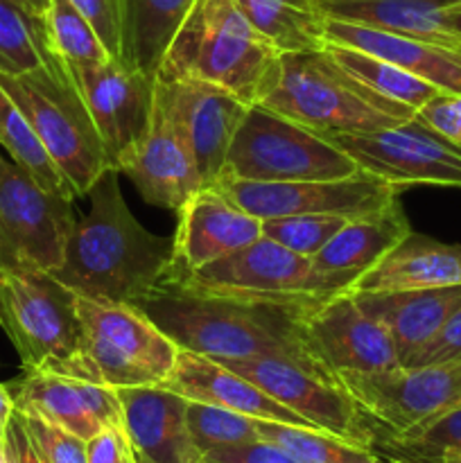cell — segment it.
<instances>
[{"label": "cell", "instance_id": "3", "mask_svg": "<svg viewBox=\"0 0 461 463\" xmlns=\"http://www.w3.org/2000/svg\"><path fill=\"white\" fill-rule=\"evenodd\" d=\"M258 104L324 136L387 129L416 116L355 80L325 48L280 54Z\"/></svg>", "mask_w": 461, "mask_h": 463}, {"label": "cell", "instance_id": "40", "mask_svg": "<svg viewBox=\"0 0 461 463\" xmlns=\"http://www.w3.org/2000/svg\"><path fill=\"white\" fill-rule=\"evenodd\" d=\"M443 362H461V307L452 312L441 330L405 366L443 364Z\"/></svg>", "mask_w": 461, "mask_h": 463}, {"label": "cell", "instance_id": "5", "mask_svg": "<svg viewBox=\"0 0 461 463\" xmlns=\"http://www.w3.org/2000/svg\"><path fill=\"white\" fill-rule=\"evenodd\" d=\"M0 328L25 373L99 383L84 351L75 294L54 276L0 267Z\"/></svg>", "mask_w": 461, "mask_h": 463}, {"label": "cell", "instance_id": "23", "mask_svg": "<svg viewBox=\"0 0 461 463\" xmlns=\"http://www.w3.org/2000/svg\"><path fill=\"white\" fill-rule=\"evenodd\" d=\"M328 43L348 45L373 57L387 59L402 71L437 86L443 93L461 95V48L429 43L393 32L373 30L355 23L330 21L325 25Z\"/></svg>", "mask_w": 461, "mask_h": 463}, {"label": "cell", "instance_id": "13", "mask_svg": "<svg viewBox=\"0 0 461 463\" xmlns=\"http://www.w3.org/2000/svg\"><path fill=\"white\" fill-rule=\"evenodd\" d=\"M337 383L382 434L414 432L461 405V362L348 373Z\"/></svg>", "mask_w": 461, "mask_h": 463}, {"label": "cell", "instance_id": "35", "mask_svg": "<svg viewBox=\"0 0 461 463\" xmlns=\"http://www.w3.org/2000/svg\"><path fill=\"white\" fill-rule=\"evenodd\" d=\"M375 446L402 463H437L446 452H461V405L407 434H382Z\"/></svg>", "mask_w": 461, "mask_h": 463}, {"label": "cell", "instance_id": "1", "mask_svg": "<svg viewBox=\"0 0 461 463\" xmlns=\"http://www.w3.org/2000/svg\"><path fill=\"white\" fill-rule=\"evenodd\" d=\"M89 199V215L75 222L66 260L52 276L80 297L138 307L170 274L172 238L136 220L113 167L90 185Z\"/></svg>", "mask_w": 461, "mask_h": 463}, {"label": "cell", "instance_id": "14", "mask_svg": "<svg viewBox=\"0 0 461 463\" xmlns=\"http://www.w3.org/2000/svg\"><path fill=\"white\" fill-rule=\"evenodd\" d=\"M362 172L378 179L409 185L461 188V143L438 134L419 118L364 134L328 136Z\"/></svg>", "mask_w": 461, "mask_h": 463}, {"label": "cell", "instance_id": "6", "mask_svg": "<svg viewBox=\"0 0 461 463\" xmlns=\"http://www.w3.org/2000/svg\"><path fill=\"white\" fill-rule=\"evenodd\" d=\"M163 285L240 306L298 312L346 292L337 280L319 274L310 258L292 253L267 238L208 262L202 269L170 274Z\"/></svg>", "mask_w": 461, "mask_h": 463}, {"label": "cell", "instance_id": "34", "mask_svg": "<svg viewBox=\"0 0 461 463\" xmlns=\"http://www.w3.org/2000/svg\"><path fill=\"white\" fill-rule=\"evenodd\" d=\"M43 23L52 54L63 66L89 68L111 59L95 27L71 0H48Z\"/></svg>", "mask_w": 461, "mask_h": 463}, {"label": "cell", "instance_id": "32", "mask_svg": "<svg viewBox=\"0 0 461 463\" xmlns=\"http://www.w3.org/2000/svg\"><path fill=\"white\" fill-rule=\"evenodd\" d=\"M258 434L287 450L301 463H402L380 455L375 448L346 441L324 430L258 420Z\"/></svg>", "mask_w": 461, "mask_h": 463}, {"label": "cell", "instance_id": "15", "mask_svg": "<svg viewBox=\"0 0 461 463\" xmlns=\"http://www.w3.org/2000/svg\"><path fill=\"white\" fill-rule=\"evenodd\" d=\"M296 333L310 360L334 380L402 366L391 333L351 292L301 312Z\"/></svg>", "mask_w": 461, "mask_h": 463}, {"label": "cell", "instance_id": "51", "mask_svg": "<svg viewBox=\"0 0 461 463\" xmlns=\"http://www.w3.org/2000/svg\"><path fill=\"white\" fill-rule=\"evenodd\" d=\"M136 461H138V463H152V461L145 459V457H140V455H136Z\"/></svg>", "mask_w": 461, "mask_h": 463}, {"label": "cell", "instance_id": "8", "mask_svg": "<svg viewBox=\"0 0 461 463\" xmlns=\"http://www.w3.org/2000/svg\"><path fill=\"white\" fill-rule=\"evenodd\" d=\"M355 172H360L357 163L328 136L251 104L221 175L247 181H307L343 179Z\"/></svg>", "mask_w": 461, "mask_h": 463}, {"label": "cell", "instance_id": "31", "mask_svg": "<svg viewBox=\"0 0 461 463\" xmlns=\"http://www.w3.org/2000/svg\"><path fill=\"white\" fill-rule=\"evenodd\" d=\"M0 145L7 149L9 158L21 170H25L41 188H45L48 193L61 194V197L75 199L71 185L66 184L59 167L54 165L50 154L45 152L34 127L30 125L25 113L9 98L3 86H0Z\"/></svg>", "mask_w": 461, "mask_h": 463}, {"label": "cell", "instance_id": "25", "mask_svg": "<svg viewBox=\"0 0 461 463\" xmlns=\"http://www.w3.org/2000/svg\"><path fill=\"white\" fill-rule=\"evenodd\" d=\"M355 298L391 333L400 364L405 366L441 330L452 312L461 307V285L409 292L355 294Z\"/></svg>", "mask_w": 461, "mask_h": 463}, {"label": "cell", "instance_id": "41", "mask_svg": "<svg viewBox=\"0 0 461 463\" xmlns=\"http://www.w3.org/2000/svg\"><path fill=\"white\" fill-rule=\"evenodd\" d=\"M202 463H301L294 459L287 450L267 439L240 443V446H224L206 452Z\"/></svg>", "mask_w": 461, "mask_h": 463}, {"label": "cell", "instance_id": "28", "mask_svg": "<svg viewBox=\"0 0 461 463\" xmlns=\"http://www.w3.org/2000/svg\"><path fill=\"white\" fill-rule=\"evenodd\" d=\"M247 21L278 54L324 50L328 18L316 0H238Z\"/></svg>", "mask_w": 461, "mask_h": 463}, {"label": "cell", "instance_id": "36", "mask_svg": "<svg viewBox=\"0 0 461 463\" xmlns=\"http://www.w3.org/2000/svg\"><path fill=\"white\" fill-rule=\"evenodd\" d=\"M185 420H188L190 439L202 457L215 448L240 446L260 439L256 419L208 402L188 401Z\"/></svg>", "mask_w": 461, "mask_h": 463}, {"label": "cell", "instance_id": "11", "mask_svg": "<svg viewBox=\"0 0 461 463\" xmlns=\"http://www.w3.org/2000/svg\"><path fill=\"white\" fill-rule=\"evenodd\" d=\"M217 362L260 387L267 396L301 416L315 430H324L369 448H375L382 434L380 425L360 410L337 380L307 362L287 355H256Z\"/></svg>", "mask_w": 461, "mask_h": 463}, {"label": "cell", "instance_id": "4", "mask_svg": "<svg viewBox=\"0 0 461 463\" xmlns=\"http://www.w3.org/2000/svg\"><path fill=\"white\" fill-rule=\"evenodd\" d=\"M280 54L247 21L238 0H197L176 32L158 77H190L258 104Z\"/></svg>", "mask_w": 461, "mask_h": 463}, {"label": "cell", "instance_id": "16", "mask_svg": "<svg viewBox=\"0 0 461 463\" xmlns=\"http://www.w3.org/2000/svg\"><path fill=\"white\" fill-rule=\"evenodd\" d=\"M63 68L93 118L108 167L120 172L125 158L152 125L156 80L122 59H108L107 63L89 68Z\"/></svg>", "mask_w": 461, "mask_h": 463}, {"label": "cell", "instance_id": "19", "mask_svg": "<svg viewBox=\"0 0 461 463\" xmlns=\"http://www.w3.org/2000/svg\"><path fill=\"white\" fill-rule=\"evenodd\" d=\"M143 199L152 206L179 211L199 188H203L194 158L179 127L172 122L154 93V116L145 138L120 165Z\"/></svg>", "mask_w": 461, "mask_h": 463}, {"label": "cell", "instance_id": "38", "mask_svg": "<svg viewBox=\"0 0 461 463\" xmlns=\"http://www.w3.org/2000/svg\"><path fill=\"white\" fill-rule=\"evenodd\" d=\"M32 443L48 463H86V441L36 414L18 411Z\"/></svg>", "mask_w": 461, "mask_h": 463}, {"label": "cell", "instance_id": "49", "mask_svg": "<svg viewBox=\"0 0 461 463\" xmlns=\"http://www.w3.org/2000/svg\"><path fill=\"white\" fill-rule=\"evenodd\" d=\"M120 463H138L136 461V452H134V448L129 446V450L125 452V457H122V461Z\"/></svg>", "mask_w": 461, "mask_h": 463}, {"label": "cell", "instance_id": "42", "mask_svg": "<svg viewBox=\"0 0 461 463\" xmlns=\"http://www.w3.org/2000/svg\"><path fill=\"white\" fill-rule=\"evenodd\" d=\"M416 118L438 134L461 143V95L438 93L416 111Z\"/></svg>", "mask_w": 461, "mask_h": 463}, {"label": "cell", "instance_id": "9", "mask_svg": "<svg viewBox=\"0 0 461 463\" xmlns=\"http://www.w3.org/2000/svg\"><path fill=\"white\" fill-rule=\"evenodd\" d=\"M75 310L86 357L99 383L125 389L170 378L179 346L140 307L75 294Z\"/></svg>", "mask_w": 461, "mask_h": 463}, {"label": "cell", "instance_id": "21", "mask_svg": "<svg viewBox=\"0 0 461 463\" xmlns=\"http://www.w3.org/2000/svg\"><path fill=\"white\" fill-rule=\"evenodd\" d=\"M163 387L172 389L179 396H183L185 401L224 407V410L238 411V414L249 416V419L312 428L301 416L276 402L260 387L249 383L247 378L235 373L233 369L212 360V357L199 355V353L193 351H181L179 348L174 369H172L170 378L163 383Z\"/></svg>", "mask_w": 461, "mask_h": 463}, {"label": "cell", "instance_id": "22", "mask_svg": "<svg viewBox=\"0 0 461 463\" xmlns=\"http://www.w3.org/2000/svg\"><path fill=\"white\" fill-rule=\"evenodd\" d=\"M409 233L411 224L400 199H396L380 211L348 220L312 258V267L351 292L353 285Z\"/></svg>", "mask_w": 461, "mask_h": 463}, {"label": "cell", "instance_id": "29", "mask_svg": "<svg viewBox=\"0 0 461 463\" xmlns=\"http://www.w3.org/2000/svg\"><path fill=\"white\" fill-rule=\"evenodd\" d=\"M18 411L36 414L89 441L104 428L86 407L75 378L54 373H25L9 384Z\"/></svg>", "mask_w": 461, "mask_h": 463}, {"label": "cell", "instance_id": "45", "mask_svg": "<svg viewBox=\"0 0 461 463\" xmlns=\"http://www.w3.org/2000/svg\"><path fill=\"white\" fill-rule=\"evenodd\" d=\"M12 3H16L18 7H23L25 12L34 14L39 18H43L45 9H48V0H12Z\"/></svg>", "mask_w": 461, "mask_h": 463}, {"label": "cell", "instance_id": "27", "mask_svg": "<svg viewBox=\"0 0 461 463\" xmlns=\"http://www.w3.org/2000/svg\"><path fill=\"white\" fill-rule=\"evenodd\" d=\"M197 0H118L120 59L156 80L161 63Z\"/></svg>", "mask_w": 461, "mask_h": 463}, {"label": "cell", "instance_id": "47", "mask_svg": "<svg viewBox=\"0 0 461 463\" xmlns=\"http://www.w3.org/2000/svg\"><path fill=\"white\" fill-rule=\"evenodd\" d=\"M5 450H7V463H21V459H18L16 446H14V441L9 434H5Z\"/></svg>", "mask_w": 461, "mask_h": 463}, {"label": "cell", "instance_id": "44", "mask_svg": "<svg viewBox=\"0 0 461 463\" xmlns=\"http://www.w3.org/2000/svg\"><path fill=\"white\" fill-rule=\"evenodd\" d=\"M14 411H16V405H14L12 387H9V384H0V441H3L5 434H7Z\"/></svg>", "mask_w": 461, "mask_h": 463}, {"label": "cell", "instance_id": "24", "mask_svg": "<svg viewBox=\"0 0 461 463\" xmlns=\"http://www.w3.org/2000/svg\"><path fill=\"white\" fill-rule=\"evenodd\" d=\"M461 285V247L411 231L373 269L366 271L353 294L409 292Z\"/></svg>", "mask_w": 461, "mask_h": 463}, {"label": "cell", "instance_id": "48", "mask_svg": "<svg viewBox=\"0 0 461 463\" xmlns=\"http://www.w3.org/2000/svg\"><path fill=\"white\" fill-rule=\"evenodd\" d=\"M437 463H461V452H446L438 457Z\"/></svg>", "mask_w": 461, "mask_h": 463}, {"label": "cell", "instance_id": "10", "mask_svg": "<svg viewBox=\"0 0 461 463\" xmlns=\"http://www.w3.org/2000/svg\"><path fill=\"white\" fill-rule=\"evenodd\" d=\"M72 199L48 193L0 156V267L52 276L75 229Z\"/></svg>", "mask_w": 461, "mask_h": 463}, {"label": "cell", "instance_id": "26", "mask_svg": "<svg viewBox=\"0 0 461 463\" xmlns=\"http://www.w3.org/2000/svg\"><path fill=\"white\" fill-rule=\"evenodd\" d=\"M461 0H316L330 21L355 23L429 43L461 48V39L447 27V12Z\"/></svg>", "mask_w": 461, "mask_h": 463}, {"label": "cell", "instance_id": "20", "mask_svg": "<svg viewBox=\"0 0 461 463\" xmlns=\"http://www.w3.org/2000/svg\"><path fill=\"white\" fill-rule=\"evenodd\" d=\"M122 430L136 455L152 463H202L188 432V401L163 384L118 389Z\"/></svg>", "mask_w": 461, "mask_h": 463}, {"label": "cell", "instance_id": "37", "mask_svg": "<svg viewBox=\"0 0 461 463\" xmlns=\"http://www.w3.org/2000/svg\"><path fill=\"white\" fill-rule=\"evenodd\" d=\"M346 222V217L337 215L274 217L262 220V238L312 260Z\"/></svg>", "mask_w": 461, "mask_h": 463}, {"label": "cell", "instance_id": "43", "mask_svg": "<svg viewBox=\"0 0 461 463\" xmlns=\"http://www.w3.org/2000/svg\"><path fill=\"white\" fill-rule=\"evenodd\" d=\"M129 446L125 430L102 428L86 441V463H120Z\"/></svg>", "mask_w": 461, "mask_h": 463}, {"label": "cell", "instance_id": "2", "mask_svg": "<svg viewBox=\"0 0 461 463\" xmlns=\"http://www.w3.org/2000/svg\"><path fill=\"white\" fill-rule=\"evenodd\" d=\"M138 307L181 351L212 360L287 355L316 366L296 333V319L306 310L240 306L188 294L172 285H161Z\"/></svg>", "mask_w": 461, "mask_h": 463}, {"label": "cell", "instance_id": "46", "mask_svg": "<svg viewBox=\"0 0 461 463\" xmlns=\"http://www.w3.org/2000/svg\"><path fill=\"white\" fill-rule=\"evenodd\" d=\"M446 21H447V27H450V30L461 39V3L455 5V7L447 12Z\"/></svg>", "mask_w": 461, "mask_h": 463}, {"label": "cell", "instance_id": "17", "mask_svg": "<svg viewBox=\"0 0 461 463\" xmlns=\"http://www.w3.org/2000/svg\"><path fill=\"white\" fill-rule=\"evenodd\" d=\"M156 99L183 134L202 184H215L249 104L220 86L190 77H156Z\"/></svg>", "mask_w": 461, "mask_h": 463}, {"label": "cell", "instance_id": "18", "mask_svg": "<svg viewBox=\"0 0 461 463\" xmlns=\"http://www.w3.org/2000/svg\"><path fill=\"white\" fill-rule=\"evenodd\" d=\"M176 215L170 274L202 269L262 238V220L242 211L215 185L199 188Z\"/></svg>", "mask_w": 461, "mask_h": 463}, {"label": "cell", "instance_id": "30", "mask_svg": "<svg viewBox=\"0 0 461 463\" xmlns=\"http://www.w3.org/2000/svg\"><path fill=\"white\" fill-rule=\"evenodd\" d=\"M330 57L339 63L346 72H351L355 80H360L362 84L369 86L371 90H375L382 98L391 99V102L405 104V107L419 111L420 107L429 102L432 98H437L438 90L437 86L428 84L420 77L411 75V72L402 71L396 63L387 61V59L373 57L369 52H362V50L348 48V45L339 43H325Z\"/></svg>", "mask_w": 461, "mask_h": 463}, {"label": "cell", "instance_id": "12", "mask_svg": "<svg viewBox=\"0 0 461 463\" xmlns=\"http://www.w3.org/2000/svg\"><path fill=\"white\" fill-rule=\"evenodd\" d=\"M212 185L258 220L287 215H337L355 220L389 206L405 193L400 185L362 170L343 179L307 181H247L221 175Z\"/></svg>", "mask_w": 461, "mask_h": 463}, {"label": "cell", "instance_id": "33", "mask_svg": "<svg viewBox=\"0 0 461 463\" xmlns=\"http://www.w3.org/2000/svg\"><path fill=\"white\" fill-rule=\"evenodd\" d=\"M54 61L43 18L0 0V75H23Z\"/></svg>", "mask_w": 461, "mask_h": 463}, {"label": "cell", "instance_id": "7", "mask_svg": "<svg viewBox=\"0 0 461 463\" xmlns=\"http://www.w3.org/2000/svg\"><path fill=\"white\" fill-rule=\"evenodd\" d=\"M0 86L34 127L75 199L86 197L108 170V161L93 118L63 63L57 59L23 75H0Z\"/></svg>", "mask_w": 461, "mask_h": 463}, {"label": "cell", "instance_id": "39", "mask_svg": "<svg viewBox=\"0 0 461 463\" xmlns=\"http://www.w3.org/2000/svg\"><path fill=\"white\" fill-rule=\"evenodd\" d=\"M98 32L108 57L120 59V5L118 0H71Z\"/></svg>", "mask_w": 461, "mask_h": 463}, {"label": "cell", "instance_id": "50", "mask_svg": "<svg viewBox=\"0 0 461 463\" xmlns=\"http://www.w3.org/2000/svg\"><path fill=\"white\" fill-rule=\"evenodd\" d=\"M0 463H7V450H5V439L0 441Z\"/></svg>", "mask_w": 461, "mask_h": 463}]
</instances>
